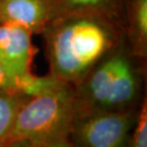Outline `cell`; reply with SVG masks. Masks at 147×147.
Returning <instances> with one entry per match:
<instances>
[{"label":"cell","instance_id":"8992f818","mask_svg":"<svg viewBox=\"0 0 147 147\" xmlns=\"http://www.w3.org/2000/svg\"><path fill=\"white\" fill-rule=\"evenodd\" d=\"M55 16L50 0H0V23L19 25L33 35H42Z\"/></svg>","mask_w":147,"mask_h":147},{"label":"cell","instance_id":"30bf717a","mask_svg":"<svg viewBox=\"0 0 147 147\" xmlns=\"http://www.w3.org/2000/svg\"><path fill=\"white\" fill-rule=\"evenodd\" d=\"M125 147H147V99L143 98L136 124Z\"/></svg>","mask_w":147,"mask_h":147},{"label":"cell","instance_id":"277c9868","mask_svg":"<svg viewBox=\"0 0 147 147\" xmlns=\"http://www.w3.org/2000/svg\"><path fill=\"white\" fill-rule=\"evenodd\" d=\"M33 36L19 25L0 23V67L18 89L26 95L40 93L53 82L49 74L37 76L32 72L37 53Z\"/></svg>","mask_w":147,"mask_h":147},{"label":"cell","instance_id":"6da1fadb","mask_svg":"<svg viewBox=\"0 0 147 147\" xmlns=\"http://www.w3.org/2000/svg\"><path fill=\"white\" fill-rule=\"evenodd\" d=\"M49 74L76 85L123 40L113 24L93 16L69 14L53 19L42 34Z\"/></svg>","mask_w":147,"mask_h":147},{"label":"cell","instance_id":"7a4b0ae2","mask_svg":"<svg viewBox=\"0 0 147 147\" xmlns=\"http://www.w3.org/2000/svg\"><path fill=\"white\" fill-rule=\"evenodd\" d=\"M145 74L146 63L133 57L122 40L73 85L75 110H136L146 96Z\"/></svg>","mask_w":147,"mask_h":147},{"label":"cell","instance_id":"9c48e42d","mask_svg":"<svg viewBox=\"0 0 147 147\" xmlns=\"http://www.w3.org/2000/svg\"><path fill=\"white\" fill-rule=\"evenodd\" d=\"M27 96L16 89L0 88V143L9 134L16 112Z\"/></svg>","mask_w":147,"mask_h":147},{"label":"cell","instance_id":"7c38bea8","mask_svg":"<svg viewBox=\"0 0 147 147\" xmlns=\"http://www.w3.org/2000/svg\"><path fill=\"white\" fill-rule=\"evenodd\" d=\"M0 147H36L32 145L31 143L23 141V140H14V141H9L0 144Z\"/></svg>","mask_w":147,"mask_h":147},{"label":"cell","instance_id":"52a82bcc","mask_svg":"<svg viewBox=\"0 0 147 147\" xmlns=\"http://www.w3.org/2000/svg\"><path fill=\"white\" fill-rule=\"evenodd\" d=\"M123 40L133 57L147 60V0H124Z\"/></svg>","mask_w":147,"mask_h":147},{"label":"cell","instance_id":"3957f363","mask_svg":"<svg viewBox=\"0 0 147 147\" xmlns=\"http://www.w3.org/2000/svg\"><path fill=\"white\" fill-rule=\"evenodd\" d=\"M75 112L73 85L57 80L46 90L27 96L1 143L23 140L36 147H71L69 134Z\"/></svg>","mask_w":147,"mask_h":147},{"label":"cell","instance_id":"5b68a950","mask_svg":"<svg viewBox=\"0 0 147 147\" xmlns=\"http://www.w3.org/2000/svg\"><path fill=\"white\" fill-rule=\"evenodd\" d=\"M138 110L76 112L71 124V147H125Z\"/></svg>","mask_w":147,"mask_h":147},{"label":"cell","instance_id":"8fae6325","mask_svg":"<svg viewBox=\"0 0 147 147\" xmlns=\"http://www.w3.org/2000/svg\"><path fill=\"white\" fill-rule=\"evenodd\" d=\"M0 88H9V89H16V90H19L18 87L16 86V84L7 76V74L3 72V70L1 69V67H0Z\"/></svg>","mask_w":147,"mask_h":147},{"label":"cell","instance_id":"ba28073f","mask_svg":"<svg viewBox=\"0 0 147 147\" xmlns=\"http://www.w3.org/2000/svg\"><path fill=\"white\" fill-rule=\"evenodd\" d=\"M55 18L69 14L93 16L113 24L123 33L124 0H50Z\"/></svg>","mask_w":147,"mask_h":147}]
</instances>
